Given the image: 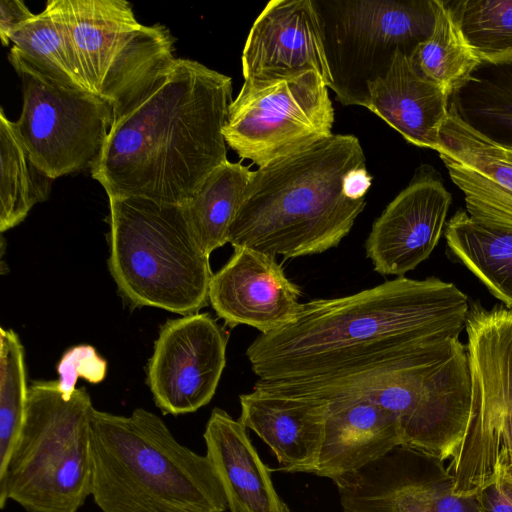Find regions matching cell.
<instances>
[{"label":"cell","mask_w":512,"mask_h":512,"mask_svg":"<svg viewBox=\"0 0 512 512\" xmlns=\"http://www.w3.org/2000/svg\"><path fill=\"white\" fill-rule=\"evenodd\" d=\"M467 296L436 277H397L301 303L246 356L255 389L326 402L362 396L436 360L466 325Z\"/></svg>","instance_id":"6da1fadb"},{"label":"cell","mask_w":512,"mask_h":512,"mask_svg":"<svg viewBox=\"0 0 512 512\" xmlns=\"http://www.w3.org/2000/svg\"><path fill=\"white\" fill-rule=\"evenodd\" d=\"M232 79L177 58L130 113L115 121L91 169L109 197L183 205L227 159L223 128Z\"/></svg>","instance_id":"7a4b0ae2"},{"label":"cell","mask_w":512,"mask_h":512,"mask_svg":"<svg viewBox=\"0 0 512 512\" xmlns=\"http://www.w3.org/2000/svg\"><path fill=\"white\" fill-rule=\"evenodd\" d=\"M371 185L359 139L333 134L252 171L228 243L286 259L325 252L350 233Z\"/></svg>","instance_id":"3957f363"},{"label":"cell","mask_w":512,"mask_h":512,"mask_svg":"<svg viewBox=\"0 0 512 512\" xmlns=\"http://www.w3.org/2000/svg\"><path fill=\"white\" fill-rule=\"evenodd\" d=\"M91 496L102 512H225L221 482L207 457L182 445L143 408L129 416L93 407Z\"/></svg>","instance_id":"277c9868"},{"label":"cell","mask_w":512,"mask_h":512,"mask_svg":"<svg viewBox=\"0 0 512 512\" xmlns=\"http://www.w3.org/2000/svg\"><path fill=\"white\" fill-rule=\"evenodd\" d=\"M108 267L134 307L183 316L207 305L213 276L182 205L142 197H109Z\"/></svg>","instance_id":"5b68a950"},{"label":"cell","mask_w":512,"mask_h":512,"mask_svg":"<svg viewBox=\"0 0 512 512\" xmlns=\"http://www.w3.org/2000/svg\"><path fill=\"white\" fill-rule=\"evenodd\" d=\"M89 393L66 400L57 381L28 387L23 425L0 469V508L8 501L28 512H78L91 496Z\"/></svg>","instance_id":"8992f818"},{"label":"cell","mask_w":512,"mask_h":512,"mask_svg":"<svg viewBox=\"0 0 512 512\" xmlns=\"http://www.w3.org/2000/svg\"><path fill=\"white\" fill-rule=\"evenodd\" d=\"M89 90L112 107L113 123L137 107L171 70L175 38L163 24L144 25L124 0H50Z\"/></svg>","instance_id":"52a82bcc"},{"label":"cell","mask_w":512,"mask_h":512,"mask_svg":"<svg viewBox=\"0 0 512 512\" xmlns=\"http://www.w3.org/2000/svg\"><path fill=\"white\" fill-rule=\"evenodd\" d=\"M471 408L447 472L458 496H474L512 456V309L475 302L466 319Z\"/></svg>","instance_id":"ba28073f"},{"label":"cell","mask_w":512,"mask_h":512,"mask_svg":"<svg viewBox=\"0 0 512 512\" xmlns=\"http://www.w3.org/2000/svg\"><path fill=\"white\" fill-rule=\"evenodd\" d=\"M329 88L344 106L368 107L369 87L398 51L412 56L434 27L432 0H314Z\"/></svg>","instance_id":"9c48e42d"},{"label":"cell","mask_w":512,"mask_h":512,"mask_svg":"<svg viewBox=\"0 0 512 512\" xmlns=\"http://www.w3.org/2000/svg\"><path fill=\"white\" fill-rule=\"evenodd\" d=\"M8 60L21 80L22 109L15 124L34 163L53 180L91 170L113 124L109 103L60 85L14 46Z\"/></svg>","instance_id":"30bf717a"},{"label":"cell","mask_w":512,"mask_h":512,"mask_svg":"<svg viewBox=\"0 0 512 512\" xmlns=\"http://www.w3.org/2000/svg\"><path fill=\"white\" fill-rule=\"evenodd\" d=\"M328 89L314 71L244 81L223 128L227 146L262 167L330 138L334 108Z\"/></svg>","instance_id":"8fae6325"},{"label":"cell","mask_w":512,"mask_h":512,"mask_svg":"<svg viewBox=\"0 0 512 512\" xmlns=\"http://www.w3.org/2000/svg\"><path fill=\"white\" fill-rule=\"evenodd\" d=\"M442 463L397 446L332 481L344 512H484L477 495L453 493L452 478Z\"/></svg>","instance_id":"7c38bea8"},{"label":"cell","mask_w":512,"mask_h":512,"mask_svg":"<svg viewBox=\"0 0 512 512\" xmlns=\"http://www.w3.org/2000/svg\"><path fill=\"white\" fill-rule=\"evenodd\" d=\"M228 333L208 313L168 320L147 366V383L163 414L192 413L208 404L226 364Z\"/></svg>","instance_id":"4fadbf2b"},{"label":"cell","mask_w":512,"mask_h":512,"mask_svg":"<svg viewBox=\"0 0 512 512\" xmlns=\"http://www.w3.org/2000/svg\"><path fill=\"white\" fill-rule=\"evenodd\" d=\"M451 201L437 171L419 167L374 221L365 241L374 270L402 277L426 260L439 242Z\"/></svg>","instance_id":"5bb4252c"},{"label":"cell","mask_w":512,"mask_h":512,"mask_svg":"<svg viewBox=\"0 0 512 512\" xmlns=\"http://www.w3.org/2000/svg\"><path fill=\"white\" fill-rule=\"evenodd\" d=\"M436 152L464 194L468 215L512 229V146L473 128L451 102Z\"/></svg>","instance_id":"9a60e30c"},{"label":"cell","mask_w":512,"mask_h":512,"mask_svg":"<svg viewBox=\"0 0 512 512\" xmlns=\"http://www.w3.org/2000/svg\"><path fill=\"white\" fill-rule=\"evenodd\" d=\"M241 63L244 81L264 82L314 71L329 88L315 1H269L252 24Z\"/></svg>","instance_id":"2e32d148"},{"label":"cell","mask_w":512,"mask_h":512,"mask_svg":"<svg viewBox=\"0 0 512 512\" xmlns=\"http://www.w3.org/2000/svg\"><path fill=\"white\" fill-rule=\"evenodd\" d=\"M300 296L275 257L246 247L234 248L228 262L213 274L208 291L212 308L228 326L247 325L260 334L290 321Z\"/></svg>","instance_id":"e0dca14e"},{"label":"cell","mask_w":512,"mask_h":512,"mask_svg":"<svg viewBox=\"0 0 512 512\" xmlns=\"http://www.w3.org/2000/svg\"><path fill=\"white\" fill-rule=\"evenodd\" d=\"M239 421L272 450L279 470L315 471L324 437L329 403L253 389L239 396Z\"/></svg>","instance_id":"ac0fdd59"},{"label":"cell","mask_w":512,"mask_h":512,"mask_svg":"<svg viewBox=\"0 0 512 512\" xmlns=\"http://www.w3.org/2000/svg\"><path fill=\"white\" fill-rule=\"evenodd\" d=\"M328 403L322 447L313 474L333 480L403 446L401 424L393 413L362 397Z\"/></svg>","instance_id":"d6986e66"},{"label":"cell","mask_w":512,"mask_h":512,"mask_svg":"<svg viewBox=\"0 0 512 512\" xmlns=\"http://www.w3.org/2000/svg\"><path fill=\"white\" fill-rule=\"evenodd\" d=\"M368 109L410 144L436 151L449 115V96L398 51L387 73L369 87Z\"/></svg>","instance_id":"ffe728a7"},{"label":"cell","mask_w":512,"mask_h":512,"mask_svg":"<svg viewBox=\"0 0 512 512\" xmlns=\"http://www.w3.org/2000/svg\"><path fill=\"white\" fill-rule=\"evenodd\" d=\"M203 438L230 512H289L272 483V469L263 463L239 420L214 408Z\"/></svg>","instance_id":"44dd1931"},{"label":"cell","mask_w":512,"mask_h":512,"mask_svg":"<svg viewBox=\"0 0 512 512\" xmlns=\"http://www.w3.org/2000/svg\"><path fill=\"white\" fill-rule=\"evenodd\" d=\"M444 236L458 261L512 309V229L485 224L459 210L447 222Z\"/></svg>","instance_id":"7402d4cb"},{"label":"cell","mask_w":512,"mask_h":512,"mask_svg":"<svg viewBox=\"0 0 512 512\" xmlns=\"http://www.w3.org/2000/svg\"><path fill=\"white\" fill-rule=\"evenodd\" d=\"M252 171L240 162L226 160L183 204L198 243L210 254L228 243V232L241 205Z\"/></svg>","instance_id":"603a6c76"},{"label":"cell","mask_w":512,"mask_h":512,"mask_svg":"<svg viewBox=\"0 0 512 512\" xmlns=\"http://www.w3.org/2000/svg\"><path fill=\"white\" fill-rule=\"evenodd\" d=\"M53 179L32 160L15 121L0 110V231L20 224L49 197Z\"/></svg>","instance_id":"cb8c5ba5"},{"label":"cell","mask_w":512,"mask_h":512,"mask_svg":"<svg viewBox=\"0 0 512 512\" xmlns=\"http://www.w3.org/2000/svg\"><path fill=\"white\" fill-rule=\"evenodd\" d=\"M434 27L411 56L417 70L440 85L449 97L473 78L482 64L468 45L448 1L432 0Z\"/></svg>","instance_id":"d4e9b609"},{"label":"cell","mask_w":512,"mask_h":512,"mask_svg":"<svg viewBox=\"0 0 512 512\" xmlns=\"http://www.w3.org/2000/svg\"><path fill=\"white\" fill-rule=\"evenodd\" d=\"M10 42L55 82L91 92L64 27L48 10L35 14L16 28L10 35Z\"/></svg>","instance_id":"484cf974"},{"label":"cell","mask_w":512,"mask_h":512,"mask_svg":"<svg viewBox=\"0 0 512 512\" xmlns=\"http://www.w3.org/2000/svg\"><path fill=\"white\" fill-rule=\"evenodd\" d=\"M448 3L468 45L483 64L512 62V0Z\"/></svg>","instance_id":"4316f807"},{"label":"cell","mask_w":512,"mask_h":512,"mask_svg":"<svg viewBox=\"0 0 512 512\" xmlns=\"http://www.w3.org/2000/svg\"><path fill=\"white\" fill-rule=\"evenodd\" d=\"M28 397L24 348L16 332L0 330V469L20 434Z\"/></svg>","instance_id":"83f0119b"},{"label":"cell","mask_w":512,"mask_h":512,"mask_svg":"<svg viewBox=\"0 0 512 512\" xmlns=\"http://www.w3.org/2000/svg\"><path fill=\"white\" fill-rule=\"evenodd\" d=\"M493 66L496 68V71L499 72L496 77L490 76L488 79L480 80L512 93V81L506 77L497 66ZM499 66L512 78V62L507 63V65L502 64ZM457 93L469 95V97L466 98H472V100L456 99V102L452 101L458 114L465 122L472 123L480 119L482 122L474 126V128H478L487 122H489L488 128L494 125H496L497 128L504 125V128H507L504 135L512 130V94L486 86L473 78ZM488 128L480 132H485Z\"/></svg>","instance_id":"f1b7e54d"},{"label":"cell","mask_w":512,"mask_h":512,"mask_svg":"<svg viewBox=\"0 0 512 512\" xmlns=\"http://www.w3.org/2000/svg\"><path fill=\"white\" fill-rule=\"evenodd\" d=\"M57 371L58 388L63 397L69 400L77 389L75 386L78 378H83L92 384L103 381L107 372V363L93 346L77 345L63 354Z\"/></svg>","instance_id":"f546056e"},{"label":"cell","mask_w":512,"mask_h":512,"mask_svg":"<svg viewBox=\"0 0 512 512\" xmlns=\"http://www.w3.org/2000/svg\"><path fill=\"white\" fill-rule=\"evenodd\" d=\"M477 498L484 512H512V471L508 464L498 467L493 481Z\"/></svg>","instance_id":"4dcf8cb0"},{"label":"cell","mask_w":512,"mask_h":512,"mask_svg":"<svg viewBox=\"0 0 512 512\" xmlns=\"http://www.w3.org/2000/svg\"><path fill=\"white\" fill-rule=\"evenodd\" d=\"M34 15L23 1L1 0L0 38L3 46H8L11 33Z\"/></svg>","instance_id":"1f68e13d"},{"label":"cell","mask_w":512,"mask_h":512,"mask_svg":"<svg viewBox=\"0 0 512 512\" xmlns=\"http://www.w3.org/2000/svg\"><path fill=\"white\" fill-rule=\"evenodd\" d=\"M506 464H508V465H509V467H510V469H511V471H512V456H510V457L508 458V460H507V463H506Z\"/></svg>","instance_id":"d6a6232c"}]
</instances>
